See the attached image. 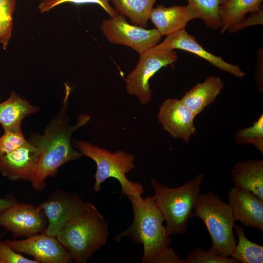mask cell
Returning <instances> with one entry per match:
<instances>
[{
  "mask_svg": "<svg viewBox=\"0 0 263 263\" xmlns=\"http://www.w3.org/2000/svg\"><path fill=\"white\" fill-rule=\"evenodd\" d=\"M68 106L66 97L64 100L62 108L46 126L43 134L32 135L28 140L38 151L31 181L33 188L38 191L45 188L47 178L56 175L61 166L77 160L82 155L79 151L73 148L71 138L75 131L89 121L91 116L82 114L78 117L75 124L69 125L67 113Z\"/></svg>",
  "mask_w": 263,
  "mask_h": 263,
  "instance_id": "cell-1",
  "label": "cell"
},
{
  "mask_svg": "<svg viewBox=\"0 0 263 263\" xmlns=\"http://www.w3.org/2000/svg\"><path fill=\"white\" fill-rule=\"evenodd\" d=\"M126 197L132 206L133 220L128 228L115 236L114 240L119 242L128 237L138 244H142L143 263H186L169 247L171 239L163 225L165 219L152 196L140 200Z\"/></svg>",
  "mask_w": 263,
  "mask_h": 263,
  "instance_id": "cell-2",
  "label": "cell"
},
{
  "mask_svg": "<svg viewBox=\"0 0 263 263\" xmlns=\"http://www.w3.org/2000/svg\"><path fill=\"white\" fill-rule=\"evenodd\" d=\"M108 223L90 203L57 234L56 238L69 252L72 260L85 263L106 243Z\"/></svg>",
  "mask_w": 263,
  "mask_h": 263,
  "instance_id": "cell-3",
  "label": "cell"
},
{
  "mask_svg": "<svg viewBox=\"0 0 263 263\" xmlns=\"http://www.w3.org/2000/svg\"><path fill=\"white\" fill-rule=\"evenodd\" d=\"M204 176V173H201L176 188L163 185L155 179L151 180L154 192L152 197L166 222L169 236L187 232L188 220L194 216L193 210L200 195Z\"/></svg>",
  "mask_w": 263,
  "mask_h": 263,
  "instance_id": "cell-4",
  "label": "cell"
},
{
  "mask_svg": "<svg viewBox=\"0 0 263 263\" xmlns=\"http://www.w3.org/2000/svg\"><path fill=\"white\" fill-rule=\"evenodd\" d=\"M74 144L82 155L92 159L96 165L93 187L95 192L101 190V184L107 179L113 178L121 185V196H130L137 200L142 198L144 192L143 186L130 181L126 175L134 168V157L132 154L120 150L111 152L105 148L81 140H74Z\"/></svg>",
  "mask_w": 263,
  "mask_h": 263,
  "instance_id": "cell-5",
  "label": "cell"
},
{
  "mask_svg": "<svg viewBox=\"0 0 263 263\" xmlns=\"http://www.w3.org/2000/svg\"><path fill=\"white\" fill-rule=\"evenodd\" d=\"M193 215L202 221L210 236L212 245L208 251L223 257H231L237 243L233 233L236 221L228 203L209 190L200 194Z\"/></svg>",
  "mask_w": 263,
  "mask_h": 263,
  "instance_id": "cell-6",
  "label": "cell"
},
{
  "mask_svg": "<svg viewBox=\"0 0 263 263\" xmlns=\"http://www.w3.org/2000/svg\"><path fill=\"white\" fill-rule=\"evenodd\" d=\"M177 59L174 50L151 48L140 54L134 69L124 79L127 92L136 96L141 104H148L151 99L150 79L162 68L172 64Z\"/></svg>",
  "mask_w": 263,
  "mask_h": 263,
  "instance_id": "cell-7",
  "label": "cell"
},
{
  "mask_svg": "<svg viewBox=\"0 0 263 263\" xmlns=\"http://www.w3.org/2000/svg\"><path fill=\"white\" fill-rule=\"evenodd\" d=\"M100 29L109 42L129 47L139 54L154 47L161 40V37L156 29H146L131 24L124 16L119 15L104 19Z\"/></svg>",
  "mask_w": 263,
  "mask_h": 263,
  "instance_id": "cell-8",
  "label": "cell"
},
{
  "mask_svg": "<svg viewBox=\"0 0 263 263\" xmlns=\"http://www.w3.org/2000/svg\"><path fill=\"white\" fill-rule=\"evenodd\" d=\"M87 203L75 193L56 190L38 206L47 220V225L42 233L56 237L73 218L84 210Z\"/></svg>",
  "mask_w": 263,
  "mask_h": 263,
  "instance_id": "cell-9",
  "label": "cell"
},
{
  "mask_svg": "<svg viewBox=\"0 0 263 263\" xmlns=\"http://www.w3.org/2000/svg\"><path fill=\"white\" fill-rule=\"evenodd\" d=\"M47 225L43 211L32 205L16 202L0 212V226L10 231L14 237L42 233Z\"/></svg>",
  "mask_w": 263,
  "mask_h": 263,
  "instance_id": "cell-10",
  "label": "cell"
},
{
  "mask_svg": "<svg viewBox=\"0 0 263 263\" xmlns=\"http://www.w3.org/2000/svg\"><path fill=\"white\" fill-rule=\"evenodd\" d=\"M4 242L19 253L32 256L38 263H69L72 259L56 237L43 233L21 240H7Z\"/></svg>",
  "mask_w": 263,
  "mask_h": 263,
  "instance_id": "cell-11",
  "label": "cell"
},
{
  "mask_svg": "<svg viewBox=\"0 0 263 263\" xmlns=\"http://www.w3.org/2000/svg\"><path fill=\"white\" fill-rule=\"evenodd\" d=\"M195 116L181 100L175 98L164 101L157 114L158 120L165 131L172 137L187 143L196 133Z\"/></svg>",
  "mask_w": 263,
  "mask_h": 263,
  "instance_id": "cell-12",
  "label": "cell"
},
{
  "mask_svg": "<svg viewBox=\"0 0 263 263\" xmlns=\"http://www.w3.org/2000/svg\"><path fill=\"white\" fill-rule=\"evenodd\" d=\"M155 49L173 50L179 49L193 54L208 61L213 66L236 77L243 78L245 74L236 65L225 61L221 56H215L206 50L193 36L183 29L173 33L161 43L152 47Z\"/></svg>",
  "mask_w": 263,
  "mask_h": 263,
  "instance_id": "cell-13",
  "label": "cell"
},
{
  "mask_svg": "<svg viewBox=\"0 0 263 263\" xmlns=\"http://www.w3.org/2000/svg\"><path fill=\"white\" fill-rule=\"evenodd\" d=\"M228 195L236 221L263 231V200L250 191L235 186Z\"/></svg>",
  "mask_w": 263,
  "mask_h": 263,
  "instance_id": "cell-14",
  "label": "cell"
},
{
  "mask_svg": "<svg viewBox=\"0 0 263 263\" xmlns=\"http://www.w3.org/2000/svg\"><path fill=\"white\" fill-rule=\"evenodd\" d=\"M38 151L29 141L15 150L0 156V172L9 180L31 181Z\"/></svg>",
  "mask_w": 263,
  "mask_h": 263,
  "instance_id": "cell-15",
  "label": "cell"
},
{
  "mask_svg": "<svg viewBox=\"0 0 263 263\" xmlns=\"http://www.w3.org/2000/svg\"><path fill=\"white\" fill-rule=\"evenodd\" d=\"M196 19H198L197 15L188 4L170 7L157 5L152 8L149 17L161 37L185 29L189 21Z\"/></svg>",
  "mask_w": 263,
  "mask_h": 263,
  "instance_id": "cell-16",
  "label": "cell"
},
{
  "mask_svg": "<svg viewBox=\"0 0 263 263\" xmlns=\"http://www.w3.org/2000/svg\"><path fill=\"white\" fill-rule=\"evenodd\" d=\"M225 86L223 80L212 75L198 83L180 99L196 116L213 103Z\"/></svg>",
  "mask_w": 263,
  "mask_h": 263,
  "instance_id": "cell-17",
  "label": "cell"
},
{
  "mask_svg": "<svg viewBox=\"0 0 263 263\" xmlns=\"http://www.w3.org/2000/svg\"><path fill=\"white\" fill-rule=\"evenodd\" d=\"M235 187L251 191L263 200V160L237 162L231 171Z\"/></svg>",
  "mask_w": 263,
  "mask_h": 263,
  "instance_id": "cell-18",
  "label": "cell"
},
{
  "mask_svg": "<svg viewBox=\"0 0 263 263\" xmlns=\"http://www.w3.org/2000/svg\"><path fill=\"white\" fill-rule=\"evenodd\" d=\"M39 111L17 93L12 92L9 98L0 103V124L4 131H21V121L27 115Z\"/></svg>",
  "mask_w": 263,
  "mask_h": 263,
  "instance_id": "cell-19",
  "label": "cell"
},
{
  "mask_svg": "<svg viewBox=\"0 0 263 263\" xmlns=\"http://www.w3.org/2000/svg\"><path fill=\"white\" fill-rule=\"evenodd\" d=\"M263 0H225L219 8L222 26L220 33L224 34L231 26L245 18L248 13L258 11L263 7Z\"/></svg>",
  "mask_w": 263,
  "mask_h": 263,
  "instance_id": "cell-20",
  "label": "cell"
},
{
  "mask_svg": "<svg viewBox=\"0 0 263 263\" xmlns=\"http://www.w3.org/2000/svg\"><path fill=\"white\" fill-rule=\"evenodd\" d=\"M118 15L127 17L132 24L146 28L157 0H111Z\"/></svg>",
  "mask_w": 263,
  "mask_h": 263,
  "instance_id": "cell-21",
  "label": "cell"
},
{
  "mask_svg": "<svg viewBox=\"0 0 263 263\" xmlns=\"http://www.w3.org/2000/svg\"><path fill=\"white\" fill-rule=\"evenodd\" d=\"M234 228L238 236V242L231 257L239 263H263V246L249 240L242 227L235 225Z\"/></svg>",
  "mask_w": 263,
  "mask_h": 263,
  "instance_id": "cell-22",
  "label": "cell"
},
{
  "mask_svg": "<svg viewBox=\"0 0 263 263\" xmlns=\"http://www.w3.org/2000/svg\"><path fill=\"white\" fill-rule=\"evenodd\" d=\"M196 12L198 19H201L205 26L213 30L222 26L219 15V8L223 0H187Z\"/></svg>",
  "mask_w": 263,
  "mask_h": 263,
  "instance_id": "cell-23",
  "label": "cell"
},
{
  "mask_svg": "<svg viewBox=\"0 0 263 263\" xmlns=\"http://www.w3.org/2000/svg\"><path fill=\"white\" fill-rule=\"evenodd\" d=\"M234 140L237 145L252 144L263 153V115L261 114L252 126L238 130Z\"/></svg>",
  "mask_w": 263,
  "mask_h": 263,
  "instance_id": "cell-24",
  "label": "cell"
},
{
  "mask_svg": "<svg viewBox=\"0 0 263 263\" xmlns=\"http://www.w3.org/2000/svg\"><path fill=\"white\" fill-rule=\"evenodd\" d=\"M15 4L16 0H0V43L4 50L12 33Z\"/></svg>",
  "mask_w": 263,
  "mask_h": 263,
  "instance_id": "cell-25",
  "label": "cell"
},
{
  "mask_svg": "<svg viewBox=\"0 0 263 263\" xmlns=\"http://www.w3.org/2000/svg\"><path fill=\"white\" fill-rule=\"evenodd\" d=\"M110 0H49L41 1L38 5V8L41 13L50 11L52 8L59 5L66 3L75 4L86 3L97 4L101 6L110 16L113 18L118 15L115 10L111 6Z\"/></svg>",
  "mask_w": 263,
  "mask_h": 263,
  "instance_id": "cell-26",
  "label": "cell"
},
{
  "mask_svg": "<svg viewBox=\"0 0 263 263\" xmlns=\"http://www.w3.org/2000/svg\"><path fill=\"white\" fill-rule=\"evenodd\" d=\"M186 263H237V260L231 257H225L206 251L202 248L194 249L184 259Z\"/></svg>",
  "mask_w": 263,
  "mask_h": 263,
  "instance_id": "cell-27",
  "label": "cell"
},
{
  "mask_svg": "<svg viewBox=\"0 0 263 263\" xmlns=\"http://www.w3.org/2000/svg\"><path fill=\"white\" fill-rule=\"evenodd\" d=\"M22 131H4L0 137V156L8 154L19 148L27 142Z\"/></svg>",
  "mask_w": 263,
  "mask_h": 263,
  "instance_id": "cell-28",
  "label": "cell"
},
{
  "mask_svg": "<svg viewBox=\"0 0 263 263\" xmlns=\"http://www.w3.org/2000/svg\"><path fill=\"white\" fill-rule=\"evenodd\" d=\"M0 263H38L16 252L5 242L0 241Z\"/></svg>",
  "mask_w": 263,
  "mask_h": 263,
  "instance_id": "cell-29",
  "label": "cell"
},
{
  "mask_svg": "<svg viewBox=\"0 0 263 263\" xmlns=\"http://www.w3.org/2000/svg\"><path fill=\"white\" fill-rule=\"evenodd\" d=\"M263 23V7L257 11L251 13L250 16L245 18L240 22L230 27L228 31L230 33L237 32L249 26L261 25Z\"/></svg>",
  "mask_w": 263,
  "mask_h": 263,
  "instance_id": "cell-30",
  "label": "cell"
},
{
  "mask_svg": "<svg viewBox=\"0 0 263 263\" xmlns=\"http://www.w3.org/2000/svg\"><path fill=\"white\" fill-rule=\"evenodd\" d=\"M263 49L260 48L257 53V63L256 68L255 79L258 86V90L260 92H263Z\"/></svg>",
  "mask_w": 263,
  "mask_h": 263,
  "instance_id": "cell-31",
  "label": "cell"
},
{
  "mask_svg": "<svg viewBox=\"0 0 263 263\" xmlns=\"http://www.w3.org/2000/svg\"><path fill=\"white\" fill-rule=\"evenodd\" d=\"M16 202H17L15 199L10 197L3 198H0V212Z\"/></svg>",
  "mask_w": 263,
  "mask_h": 263,
  "instance_id": "cell-32",
  "label": "cell"
},
{
  "mask_svg": "<svg viewBox=\"0 0 263 263\" xmlns=\"http://www.w3.org/2000/svg\"><path fill=\"white\" fill-rule=\"evenodd\" d=\"M41 0V1H44L49 0Z\"/></svg>",
  "mask_w": 263,
  "mask_h": 263,
  "instance_id": "cell-33",
  "label": "cell"
},
{
  "mask_svg": "<svg viewBox=\"0 0 263 263\" xmlns=\"http://www.w3.org/2000/svg\"><path fill=\"white\" fill-rule=\"evenodd\" d=\"M225 0H223V1H224V2H225ZM224 2H223V3H224ZM222 4H223V3H222Z\"/></svg>",
  "mask_w": 263,
  "mask_h": 263,
  "instance_id": "cell-34",
  "label": "cell"
}]
</instances>
